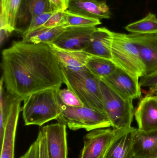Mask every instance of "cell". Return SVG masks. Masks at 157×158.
I'll list each match as a JSON object with an SVG mask.
<instances>
[{"label":"cell","mask_w":157,"mask_h":158,"mask_svg":"<svg viewBox=\"0 0 157 158\" xmlns=\"http://www.w3.org/2000/svg\"><path fill=\"white\" fill-rule=\"evenodd\" d=\"M95 27H68L52 43L63 50L84 51L90 42Z\"/></svg>","instance_id":"8"},{"label":"cell","mask_w":157,"mask_h":158,"mask_svg":"<svg viewBox=\"0 0 157 158\" xmlns=\"http://www.w3.org/2000/svg\"><path fill=\"white\" fill-rule=\"evenodd\" d=\"M64 83L73 91L84 106L104 112L100 80L86 68L72 71L62 67Z\"/></svg>","instance_id":"3"},{"label":"cell","mask_w":157,"mask_h":158,"mask_svg":"<svg viewBox=\"0 0 157 158\" xmlns=\"http://www.w3.org/2000/svg\"><path fill=\"white\" fill-rule=\"evenodd\" d=\"M136 128L131 127L121 132L114 139L102 158H133V143Z\"/></svg>","instance_id":"17"},{"label":"cell","mask_w":157,"mask_h":158,"mask_svg":"<svg viewBox=\"0 0 157 158\" xmlns=\"http://www.w3.org/2000/svg\"><path fill=\"white\" fill-rule=\"evenodd\" d=\"M55 57L62 67L72 71H78L86 68V64L90 55L84 51H69L60 49L49 44Z\"/></svg>","instance_id":"19"},{"label":"cell","mask_w":157,"mask_h":158,"mask_svg":"<svg viewBox=\"0 0 157 158\" xmlns=\"http://www.w3.org/2000/svg\"><path fill=\"white\" fill-rule=\"evenodd\" d=\"M140 53L145 67V76L157 73V33L129 34Z\"/></svg>","instance_id":"10"},{"label":"cell","mask_w":157,"mask_h":158,"mask_svg":"<svg viewBox=\"0 0 157 158\" xmlns=\"http://www.w3.org/2000/svg\"><path fill=\"white\" fill-rule=\"evenodd\" d=\"M66 11L98 19H109L111 12L106 1L69 0Z\"/></svg>","instance_id":"15"},{"label":"cell","mask_w":157,"mask_h":158,"mask_svg":"<svg viewBox=\"0 0 157 158\" xmlns=\"http://www.w3.org/2000/svg\"><path fill=\"white\" fill-rule=\"evenodd\" d=\"M134 157L157 158V131L145 132L137 129L133 143Z\"/></svg>","instance_id":"18"},{"label":"cell","mask_w":157,"mask_h":158,"mask_svg":"<svg viewBox=\"0 0 157 158\" xmlns=\"http://www.w3.org/2000/svg\"><path fill=\"white\" fill-rule=\"evenodd\" d=\"M105 114L116 130L131 128L135 115L133 100L121 96L102 80L100 81Z\"/></svg>","instance_id":"4"},{"label":"cell","mask_w":157,"mask_h":158,"mask_svg":"<svg viewBox=\"0 0 157 158\" xmlns=\"http://www.w3.org/2000/svg\"><path fill=\"white\" fill-rule=\"evenodd\" d=\"M86 67L96 77L101 80L113 73L117 66L111 59L90 55Z\"/></svg>","instance_id":"21"},{"label":"cell","mask_w":157,"mask_h":158,"mask_svg":"<svg viewBox=\"0 0 157 158\" xmlns=\"http://www.w3.org/2000/svg\"><path fill=\"white\" fill-rule=\"evenodd\" d=\"M59 98L64 105L70 107H80L84 106L74 93L69 88H64L59 90Z\"/></svg>","instance_id":"26"},{"label":"cell","mask_w":157,"mask_h":158,"mask_svg":"<svg viewBox=\"0 0 157 158\" xmlns=\"http://www.w3.org/2000/svg\"><path fill=\"white\" fill-rule=\"evenodd\" d=\"M124 130L108 128L89 132L84 137V146L80 158H103L112 141Z\"/></svg>","instance_id":"7"},{"label":"cell","mask_w":157,"mask_h":158,"mask_svg":"<svg viewBox=\"0 0 157 158\" xmlns=\"http://www.w3.org/2000/svg\"><path fill=\"white\" fill-rule=\"evenodd\" d=\"M47 139L49 158H68L66 125L61 123L42 127Z\"/></svg>","instance_id":"11"},{"label":"cell","mask_w":157,"mask_h":158,"mask_svg":"<svg viewBox=\"0 0 157 158\" xmlns=\"http://www.w3.org/2000/svg\"><path fill=\"white\" fill-rule=\"evenodd\" d=\"M112 39L113 31L106 27H96L84 52L90 55L111 59Z\"/></svg>","instance_id":"16"},{"label":"cell","mask_w":157,"mask_h":158,"mask_svg":"<svg viewBox=\"0 0 157 158\" xmlns=\"http://www.w3.org/2000/svg\"><path fill=\"white\" fill-rule=\"evenodd\" d=\"M55 12H46L37 16L31 21L28 28L22 34L23 36L42 27Z\"/></svg>","instance_id":"27"},{"label":"cell","mask_w":157,"mask_h":158,"mask_svg":"<svg viewBox=\"0 0 157 158\" xmlns=\"http://www.w3.org/2000/svg\"><path fill=\"white\" fill-rule=\"evenodd\" d=\"M22 101V98L15 97L11 104L2 143L0 146V158H14V156L16 132L19 113L21 111L20 105Z\"/></svg>","instance_id":"12"},{"label":"cell","mask_w":157,"mask_h":158,"mask_svg":"<svg viewBox=\"0 0 157 158\" xmlns=\"http://www.w3.org/2000/svg\"><path fill=\"white\" fill-rule=\"evenodd\" d=\"M4 79L2 77L0 85V146L2 145L10 107L16 97L6 94L4 88Z\"/></svg>","instance_id":"23"},{"label":"cell","mask_w":157,"mask_h":158,"mask_svg":"<svg viewBox=\"0 0 157 158\" xmlns=\"http://www.w3.org/2000/svg\"><path fill=\"white\" fill-rule=\"evenodd\" d=\"M22 0H1L0 29L11 34L15 29L17 17Z\"/></svg>","instance_id":"20"},{"label":"cell","mask_w":157,"mask_h":158,"mask_svg":"<svg viewBox=\"0 0 157 158\" xmlns=\"http://www.w3.org/2000/svg\"><path fill=\"white\" fill-rule=\"evenodd\" d=\"M139 79L117 67L113 73L100 80L124 98L134 100L142 96Z\"/></svg>","instance_id":"9"},{"label":"cell","mask_w":157,"mask_h":158,"mask_svg":"<svg viewBox=\"0 0 157 158\" xmlns=\"http://www.w3.org/2000/svg\"><path fill=\"white\" fill-rule=\"evenodd\" d=\"M20 158H39V148L37 141L31 145L26 153Z\"/></svg>","instance_id":"32"},{"label":"cell","mask_w":157,"mask_h":158,"mask_svg":"<svg viewBox=\"0 0 157 158\" xmlns=\"http://www.w3.org/2000/svg\"><path fill=\"white\" fill-rule=\"evenodd\" d=\"M61 102L62 112L57 120L71 130L77 131L83 129L87 131H91L112 127L105 112L84 106H68L64 105L61 100Z\"/></svg>","instance_id":"6"},{"label":"cell","mask_w":157,"mask_h":158,"mask_svg":"<svg viewBox=\"0 0 157 158\" xmlns=\"http://www.w3.org/2000/svg\"><path fill=\"white\" fill-rule=\"evenodd\" d=\"M131 33L151 34L157 33V18L155 14L149 13L147 16L125 27Z\"/></svg>","instance_id":"24"},{"label":"cell","mask_w":157,"mask_h":158,"mask_svg":"<svg viewBox=\"0 0 157 158\" xmlns=\"http://www.w3.org/2000/svg\"><path fill=\"white\" fill-rule=\"evenodd\" d=\"M133 158H135V157H134Z\"/></svg>","instance_id":"34"},{"label":"cell","mask_w":157,"mask_h":158,"mask_svg":"<svg viewBox=\"0 0 157 158\" xmlns=\"http://www.w3.org/2000/svg\"><path fill=\"white\" fill-rule=\"evenodd\" d=\"M155 95H156L157 96V92L155 93Z\"/></svg>","instance_id":"33"},{"label":"cell","mask_w":157,"mask_h":158,"mask_svg":"<svg viewBox=\"0 0 157 158\" xmlns=\"http://www.w3.org/2000/svg\"><path fill=\"white\" fill-rule=\"evenodd\" d=\"M60 89L42 90L28 96L23 100L21 111L25 125L41 126L48 122L58 119L62 112L58 95Z\"/></svg>","instance_id":"2"},{"label":"cell","mask_w":157,"mask_h":158,"mask_svg":"<svg viewBox=\"0 0 157 158\" xmlns=\"http://www.w3.org/2000/svg\"><path fill=\"white\" fill-rule=\"evenodd\" d=\"M138 129L145 132L157 131V96L147 94L142 98L135 111Z\"/></svg>","instance_id":"13"},{"label":"cell","mask_w":157,"mask_h":158,"mask_svg":"<svg viewBox=\"0 0 157 158\" xmlns=\"http://www.w3.org/2000/svg\"><path fill=\"white\" fill-rule=\"evenodd\" d=\"M65 27L61 26L50 28H39L23 36V40L35 44H52L64 30Z\"/></svg>","instance_id":"22"},{"label":"cell","mask_w":157,"mask_h":158,"mask_svg":"<svg viewBox=\"0 0 157 158\" xmlns=\"http://www.w3.org/2000/svg\"><path fill=\"white\" fill-rule=\"evenodd\" d=\"M37 141L39 148V158H49L47 152V139L45 131L41 128L38 135Z\"/></svg>","instance_id":"30"},{"label":"cell","mask_w":157,"mask_h":158,"mask_svg":"<svg viewBox=\"0 0 157 158\" xmlns=\"http://www.w3.org/2000/svg\"><path fill=\"white\" fill-rule=\"evenodd\" d=\"M65 16V14L63 11L55 12L49 19V20L40 28L42 29L50 28L58 26H63Z\"/></svg>","instance_id":"29"},{"label":"cell","mask_w":157,"mask_h":158,"mask_svg":"<svg viewBox=\"0 0 157 158\" xmlns=\"http://www.w3.org/2000/svg\"><path fill=\"white\" fill-rule=\"evenodd\" d=\"M139 84L141 87H149L147 94L155 95L157 92V73L142 77Z\"/></svg>","instance_id":"28"},{"label":"cell","mask_w":157,"mask_h":158,"mask_svg":"<svg viewBox=\"0 0 157 158\" xmlns=\"http://www.w3.org/2000/svg\"><path fill=\"white\" fill-rule=\"evenodd\" d=\"M63 26L68 27H95L101 24L100 19L93 18L78 14L65 11Z\"/></svg>","instance_id":"25"},{"label":"cell","mask_w":157,"mask_h":158,"mask_svg":"<svg viewBox=\"0 0 157 158\" xmlns=\"http://www.w3.org/2000/svg\"><path fill=\"white\" fill-rule=\"evenodd\" d=\"M52 12L65 11L67 10L69 0H49Z\"/></svg>","instance_id":"31"},{"label":"cell","mask_w":157,"mask_h":158,"mask_svg":"<svg viewBox=\"0 0 157 158\" xmlns=\"http://www.w3.org/2000/svg\"><path fill=\"white\" fill-rule=\"evenodd\" d=\"M112 60L118 67L141 78L145 76V67L140 53L129 34L113 32Z\"/></svg>","instance_id":"5"},{"label":"cell","mask_w":157,"mask_h":158,"mask_svg":"<svg viewBox=\"0 0 157 158\" xmlns=\"http://www.w3.org/2000/svg\"><path fill=\"white\" fill-rule=\"evenodd\" d=\"M1 67L7 93L23 100L64 83L61 66L49 44L14 41L2 52Z\"/></svg>","instance_id":"1"},{"label":"cell","mask_w":157,"mask_h":158,"mask_svg":"<svg viewBox=\"0 0 157 158\" xmlns=\"http://www.w3.org/2000/svg\"><path fill=\"white\" fill-rule=\"evenodd\" d=\"M49 12L52 11L49 0H22L17 17L15 30L23 34L35 17Z\"/></svg>","instance_id":"14"}]
</instances>
